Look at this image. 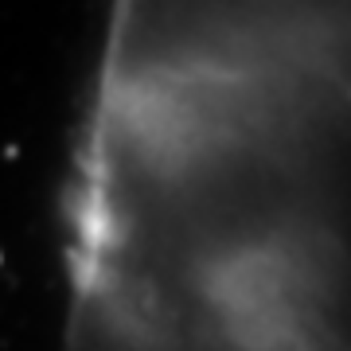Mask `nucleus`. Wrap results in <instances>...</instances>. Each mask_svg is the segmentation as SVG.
<instances>
[{
    "label": "nucleus",
    "instance_id": "f257e3e1",
    "mask_svg": "<svg viewBox=\"0 0 351 351\" xmlns=\"http://www.w3.org/2000/svg\"><path fill=\"white\" fill-rule=\"evenodd\" d=\"M343 4H117L71 176L59 351H351Z\"/></svg>",
    "mask_w": 351,
    "mask_h": 351
}]
</instances>
